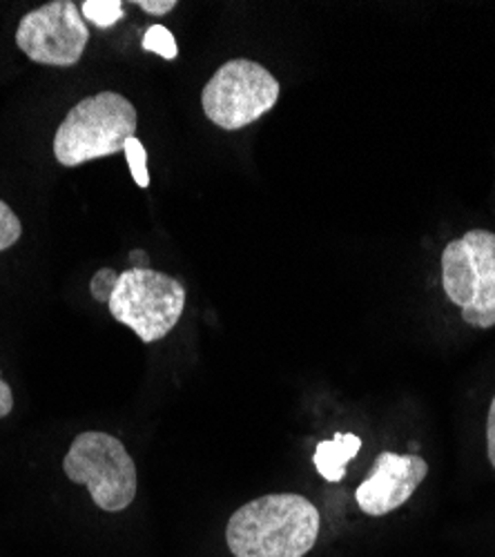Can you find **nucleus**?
I'll return each instance as SVG.
<instances>
[{"label":"nucleus","mask_w":495,"mask_h":557,"mask_svg":"<svg viewBox=\"0 0 495 557\" xmlns=\"http://www.w3.org/2000/svg\"><path fill=\"white\" fill-rule=\"evenodd\" d=\"M108 308L144 344H154L176 329L186 308V288L165 272L129 268L121 272Z\"/></svg>","instance_id":"4"},{"label":"nucleus","mask_w":495,"mask_h":557,"mask_svg":"<svg viewBox=\"0 0 495 557\" xmlns=\"http://www.w3.org/2000/svg\"><path fill=\"white\" fill-rule=\"evenodd\" d=\"M14 408V393L8 382H3V375H0V420L8 417Z\"/></svg>","instance_id":"17"},{"label":"nucleus","mask_w":495,"mask_h":557,"mask_svg":"<svg viewBox=\"0 0 495 557\" xmlns=\"http://www.w3.org/2000/svg\"><path fill=\"white\" fill-rule=\"evenodd\" d=\"M320 510L297 493L257 497L226 524V542L235 557H306L318 544Z\"/></svg>","instance_id":"1"},{"label":"nucleus","mask_w":495,"mask_h":557,"mask_svg":"<svg viewBox=\"0 0 495 557\" xmlns=\"http://www.w3.org/2000/svg\"><path fill=\"white\" fill-rule=\"evenodd\" d=\"M129 261H132V268H150V259L146 250H132Z\"/></svg>","instance_id":"18"},{"label":"nucleus","mask_w":495,"mask_h":557,"mask_svg":"<svg viewBox=\"0 0 495 557\" xmlns=\"http://www.w3.org/2000/svg\"><path fill=\"white\" fill-rule=\"evenodd\" d=\"M362 450V440L355 433H337L329 442H320L314 448L312 461L326 482H342L346 475V463Z\"/></svg>","instance_id":"9"},{"label":"nucleus","mask_w":495,"mask_h":557,"mask_svg":"<svg viewBox=\"0 0 495 557\" xmlns=\"http://www.w3.org/2000/svg\"><path fill=\"white\" fill-rule=\"evenodd\" d=\"M119 276H121V272H116L112 268L99 270L92 276V282H89V295H92L101 304H110V297L119 284Z\"/></svg>","instance_id":"14"},{"label":"nucleus","mask_w":495,"mask_h":557,"mask_svg":"<svg viewBox=\"0 0 495 557\" xmlns=\"http://www.w3.org/2000/svg\"><path fill=\"white\" fill-rule=\"evenodd\" d=\"M486 455H488V461L495 471V395L491 399L488 417H486Z\"/></svg>","instance_id":"15"},{"label":"nucleus","mask_w":495,"mask_h":557,"mask_svg":"<svg viewBox=\"0 0 495 557\" xmlns=\"http://www.w3.org/2000/svg\"><path fill=\"white\" fill-rule=\"evenodd\" d=\"M442 288L465 323L480 331L495 329V232L469 230L444 246Z\"/></svg>","instance_id":"3"},{"label":"nucleus","mask_w":495,"mask_h":557,"mask_svg":"<svg viewBox=\"0 0 495 557\" xmlns=\"http://www.w3.org/2000/svg\"><path fill=\"white\" fill-rule=\"evenodd\" d=\"M23 235V225L16 212L0 199V252L12 248Z\"/></svg>","instance_id":"13"},{"label":"nucleus","mask_w":495,"mask_h":557,"mask_svg":"<svg viewBox=\"0 0 495 557\" xmlns=\"http://www.w3.org/2000/svg\"><path fill=\"white\" fill-rule=\"evenodd\" d=\"M81 14L101 29L114 27L125 16L121 0H85L81 5Z\"/></svg>","instance_id":"10"},{"label":"nucleus","mask_w":495,"mask_h":557,"mask_svg":"<svg viewBox=\"0 0 495 557\" xmlns=\"http://www.w3.org/2000/svg\"><path fill=\"white\" fill-rule=\"evenodd\" d=\"M139 116L123 95L99 91L78 101L59 125L52 150L61 165L76 168L87 161L123 152L127 138L137 136Z\"/></svg>","instance_id":"2"},{"label":"nucleus","mask_w":495,"mask_h":557,"mask_svg":"<svg viewBox=\"0 0 495 557\" xmlns=\"http://www.w3.org/2000/svg\"><path fill=\"white\" fill-rule=\"evenodd\" d=\"M429 475V463L420 455H378L373 473L355 491L357 506L371 518H382L407 504Z\"/></svg>","instance_id":"8"},{"label":"nucleus","mask_w":495,"mask_h":557,"mask_svg":"<svg viewBox=\"0 0 495 557\" xmlns=\"http://www.w3.org/2000/svg\"><path fill=\"white\" fill-rule=\"evenodd\" d=\"M89 42L81 8L72 0H52L25 14L16 29L18 50L38 65L72 67Z\"/></svg>","instance_id":"7"},{"label":"nucleus","mask_w":495,"mask_h":557,"mask_svg":"<svg viewBox=\"0 0 495 557\" xmlns=\"http://www.w3.org/2000/svg\"><path fill=\"white\" fill-rule=\"evenodd\" d=\"M282 85L261 63L233 59L223 63L201 91L208 121L226 132H237L259 121L280 101Z\"/></svg>","instance_id":"6"},{"label":"nucleus","mask_w":495,"mask_h":557,"mask_svg":"<svg viewBox=\"0 0 495 557\" xmlns=\"http://www.w3.org/2000/svg\"><path fill=\"white\" fill-rule=\"evenodd\" d=\"M63 471L70 482L83 484L106 513L125 510L137 497V463L123 442L108 433L76 435L63 459Z\"/></svg>","instance_id":"5"},{"label":"nucleus","mask_w":495,"mask_h":557,"mask_svg":"<svg viewBox=\"0 0 495 557\" xmlns=\"http://www.w3.org/2000/svg\"><path fill=\"white\" fill-rule=\"evenodd\" d=\"M137 5L152 16H165L176 8V0H137Z\"/></svg>","instance_id":"16"},{"label":"nucleus","mask_w":495,"mask_h":557,"mask_svg":"<svg viewBox=\"0 0 495 557\" xmlns=\"http://www.w3.org/2000/svg\"><path fill=\"white\" fill-rule=\"evenodd\" d=\"M144 50L152 52L165 61H174L178 57V45L176 38L172 36V32L163 25H152L146 34H144Z\"/></svg>","instance_id":"11"},{"label":"nucleus","mask_w":495,"mask_h":557,"mask_svg":"<svg viewBox=\"0 0 495 557\" xmlns=\"http://www.w3.org/2000/svg\"><path fill=\"white\" fill-rule=\"evenodd\" d=\"M123 154H125V159H127V165H129V172H132L134 183H137L139 188H148V185H150L148 152H146L144 144L139 141L137 136L127 138V144H125V148H123Z\"/></svg>","instance_id":"12"}]
</instances>
